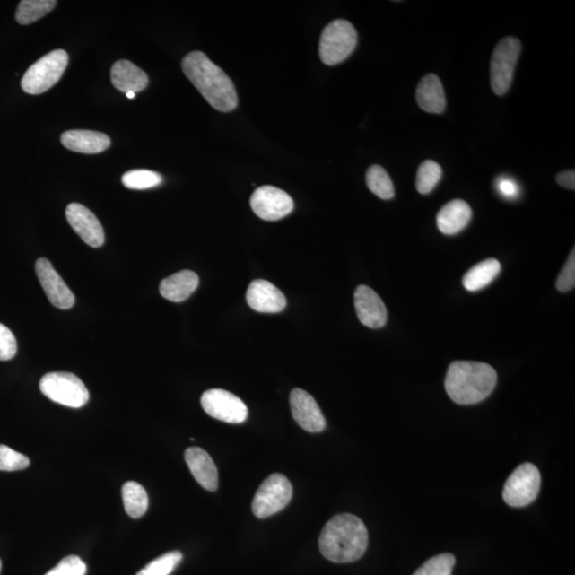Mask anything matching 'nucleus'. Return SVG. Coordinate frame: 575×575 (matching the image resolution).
<instances>
[{
    "instance_id": "obj_1",
    "label": "nucleus",
    "mask_w": 575,
    "mask_h": 575,
    "mask_svg": "<svg viewBox=\"0 0 575 575\" xmlns=\"http://www.w3.org/2000/svg\"><path fill=\"white\" fill-rule=\"evenodd\" d=\"M189 81L215 110L231 112L238 106V95L231 79L202 51L187 54L181 64Z\"/></svg>"
},
{
    "instance_id": "obj_2",
    "label": "nucleus",
    "mask_w": 575,
    "mask_h": 575,
    "mask_svg": "<svg viewBox=\"0 0 575 575\" xmlns=\"http://www.w3.org/2000/svg\"><path fill=\"white\" fill-rule=\"evenodd\" d=\"M368 529L360 518L341 514L332 518L322 529L318 546L327 560L345 563L356 562L366 553Z\"/></svg>"
},
{
    "instance_id": "obj_3",
    "label": "nucleus",
    "mask_w": 575,
    "mask_h": 575,
    "mask_svg": "<svg viewBox=\"0 0 575 575\" xmlns=\"http://www.w3.org/2000/svg\"><path fill=\"white\" fill-rule=\"evenodd\" d=\"M495 370L485 362H454L446 377V390L460 405H474L489 396L497 385Z\"/></svg>"
},
{
    "instance_id": "obj_4",
    "label": "nucleus",
    "mask_w": 575,
    "mask_h": 575,
    "mask_svg": "<svg viewBox=\"0 0 575 575\" xmlns=\"http://www.w3.org/2000/svg\"><path fill=\"white\" fill-rule=\"evenodd\" d=\"M67 65L68 55L65 50L50 51L28 68L22 78V89L31 95L47 92L64 76Z\"/></svg>"
},
{
    "instance_id": "obj_5",
    "label": "nucleus",
    "mask_w": 575,
    "mask_h": 575,
    "mask_svg": "<svg viewBox=\"0 0 575 575\" xmlns=\"http://www.w3.org/2000/svg\"><path fill=\"white\" fill-rule=\"evenodd\" d=\"M357 31L350 22L335 20L324 28L320 39V58L324 65H337L349 58L357 45Z\"/></svg>"
},
{
    "instance_id": "obj_6",
    "label": "nucleus",
    "mask_w": 575,
    "mask_h": 575,
    "mask_svg": "<svg viewBox=\"0 0 575 575\" xmlns=\"http://www.w3.org/2000/svg\"><path fill=\"white\" fill-rule=\"evenodd\" d=\"M39 389L49 400L71 408H81L88 403L90 395L83 381L75 374L51 372L39 381Z\"/></svg>"
},
{
    "instance_id": "obj_7",
    "label": "nucleus",
    "mask_w": 575,
    "mask_h": 575,
    "mask_svg": "<svg viewBox=\"0 0 575 575\" xmlns=\"http://www.w3.org/2000/svg\"><path fill=\"white\" fill-rule=\"evenodd\" d=\"M293 488L288 478L275 474L266 478L256 492L252 510L259 519L277 514L290 503Z\"/></svg>"
},
{
    "instance_id": "obj_8",
    "label": "nucleus",
    "mask_w": 575,
    "mask_h": 575,
    "mask_svg": "<svg viewBox=\"0 0 575 575\" xmlns=\"http://www.w3.org/2000/svg\"><path fill=\"white\" fill-rule=\"evenodd\" d=\"M521 53V43L514 37H506L494 48L491 62V84L499 96L510 88L515 68Z\"/></svg>"
},
{
    "instance_id": "obj_9",
    "label": "nucleus",
    "mask_w": 575,
    "mask_h": 575,
    "mask_svg": "<svg viewBox=\"0 0 575 575\" xmlns=\"http://www.w3.org/2000/svg\"><path fill=\"white\" fill-rule=\"evenodd\" d=\"M542 477L536 466L522 464L506 481L503 499L512 508H523L538 497Z\"/></svg>"
},
{
    "instance_id": "obj_10",
    "label": "nucleus",
    "mask_w": 575,
    "mask_h": 575,
    "mask_svg": "<svg viewBox=\"0 0 575 575\" xmlns=\"http://www.w3.org/2000/svg\"><path fill=\"white\" fill-rule=\"evenodd\" d=\"M204 411L210 417L226 423L240 424L248 419V407L241 398L223 389H210L201 398Z\"/></svg>"
},
{
    "instance_id": "obj_11",
    "label": "nucleus",
    "mask_w": 575,
    "mask_h": 575,
    "mask_svg": "<svg viewBox=\"0 0 575 575\" xmlns=\"http://www.w3.org/2000/svg\"><path fill=\"white\" fill-rule=\"evenodd\" d=\"M250 207L266 221H278L292 213L294 203L288 193L273 186L258 187L250 197Z\"/></svg>"
},
{
    "instance_id": "obj_12",
    "label": "nucleus",
    "mask_w": 575,
    "mask_h": 575,
    "mask_svg": "<svg viewBox=\"0 0 575 575\" xmlns=\"http://www.w3.org/2000/svg\"><path fill=\"white\" fill-rule=\"evenodd\" d=\"M36 272L39 283L51 304L59 309H70L75 305V295L62 280L50 261L39 258L36 263Z\"/></svg>"
},
{
    "instance_id": "obj_13",
    "label": "nucleus",
    "mask_w": 575,
    "mask_h": 575,
    "mask_svg": "<svg viewBox=\"0 0 575 575\" xmlns=\"http://www.w3.org/2000/svg\"><path fill=\"white\" fill-rule=\"evenodd\" d=\"M66 219L72 229L92 248H100L105 242V231L100 222L83 205L72 203L66 208Z\"/></svg>"
},
{
    "instance_id": "obj_14",
    "label": "nucleus",
    "mask_w": 575,
    "mask_h": 575,
    "mask_svg": "<svg viewBox=\"0 0 575 575\" xmlns=\"http://www.w3.org/2000/svg\"><path fill=\"white\" fill-rule=\"evenodd\" d=\"M290 406L296 423L309 432H321L327 428V420L315 398L309 392L296 388L290 395Z\"/></svg>"
},
{
    "instance_id": "obj_15",
    "label": "nucleus",
    "mask_w": 575,
    "mask_h": 575,
    "mask_svg": "<svg viewBox=\"0 0 575 575\" xmlns=\"http://www.w3.org/2000/svg\"><path fill=\"white\" fill-rule=\"evenodd\" d=\"M354 301L357 317L363 326L373 329L385 327L387 309L373 289L362 284L356 289Z\"/></svg>"
},
{
    "instance_id": "obj_16",
    "label": "nucleus",
    "mask_w": 575,
    "mask_h": 575,
    "mask_svg": "<svg viewBox=\"0 0 575 575\" xmlns=\"http://www.w3.org/2000/svg\"><path fill=\"white\" fill-rule=\"evenodd\" d=\"M250 309L263 313H278L286 309V296L270 282L257 280L250 283L247 292Z\"/></svg>"
},
{
    "instance_id": "obj_17",
    "label": "nucleus",
    "mask_w": 575,
    "mask_h": 575,
    "mask_svg": "<svg viewBox=\"0 0 575 575\" xmlns=\"http://www.w3.org/2000/svg\"><path fill=\"white\" fill-rule=\"evenodd\" d=\"M185 459L193 476L203 488L215 492L219 486V474L214 461L205 449L197 447L187 448Z\"/></svg>"
},
{
    "instance_id": "obj_18",
    "label": "nucleus",
    "mask_w": 575,
    "mask_h": 575,
    "mask_svg": "<svg viewBox=\"0 0 575 575\" xmlns=\"http://www.w3.org/2000/svg\"><path fill=\"white\" fill-rule=\"evenodd\" d=\"M61 144L72 152L94 155L108 150L111 140L107 135L92 130H67L61 135Z\"/></svg>"
},
{
    "instance_id": "obj_19",
    "label": "nucleus",
    "mask_w": 575,
    "mask_h": 575,
    "mask_svg": "<svg viewBox=\"0 0 575 575\" xmlns=\"http://www.w3.org/2000/svg\"><path fill=\"white\" fill-rule=\"evenodd\" d=\"M472 210L463 199H453L444 205L437 215L438 229L443 235L453 236L464 231L470 223Z\"/></svg>"
},
{
    "instance_id": "obj_20",
    "label": "nucleus",
    "mask_w": 575,
    "mask_h": 575,
    "mask_svg": "<svg viewBox=\"0 0 575 575\" xmlns=\"http://www.w3.org/2000/svg\"><path fill=\"white\" fill-rule=\"evenodd\" d=\"M111 82L113 87L121 92L135 94L147 88L148 77L140 67L128 60H119L111 68Z\"/></svg>"
},
{
    "instance_id": "obj_21",
    "label": "nucleus",
    "mask_w": 575,
    "mask_h": 575,
    "mask_svg": "<svg viewBox=\"0 0 575 575\" xmlns=\"http://www.w3.org/2000/svg\"><path fill=\"white\" fill-rule=\"evenodd\" d=\"M415 99L423 111L440 115L447 106L440 78L435 74H429L421 79L417 92H415Z\"/></svg>"
},
{
    "instance_id": "obj_22",
    "label": "nucleus",
    "mask_w": 575,
    "mask_h": 575,
    "mask_svg": "<svg viewBox=\"0 0 575 575\" xmlns=\"http://www.w3.org/2000/svg\"><path fill=\"white\" fill-rule=\"evenodd\" d=\"M198 283L199 278L196 273L184 270L164 278L159 290L164 299L180 303L190 298L197 289Z\"/></svg>"
},
{
    "instance_id": "obj_23",
    "label": "nucleus",
    "mask_w": 575,
    "mask_h": 575,
    "mask_svg": "<svg viewBox=\"0 0 575 575\" xmlns=\"http://www.w3.org/2000/svg\"><path fill=\"white\" fill-rule=\"evenodd\" d=\"M500 272L501 265L497 259L484 260L466 273L464 287L472 292H478L491 284Z\"/></svg>"
},
{
    "instance_id": "obj_24",
    "label": "nucleus",
    "mask_w": 575,
    "mask_h": 575,
    "mask_svg": "<svg viewBox=\"0 0 575 575\" xmlns=\"http://www.w3.org/2000/svg\"><path fill=\"white\" fill-rule=\"evenodd\" d=\"M125 510L129 517L139 519L148 509V495L144 486L135 482L125 483L122 488Z\"/></svg>"
},
{
    "instance_id": "obj_25",
    "label": "nucleus",
    "mask_w": 575,
    "mask_h": 575,
    "mask_svg": "<svg viewBox=\"0 0 575 575\" xmlns=\"http://www.w3.org/2000/svg\"><path fill=\"white\" fill-rule=\"evenodd\" d=\"M57 4L55 0H22L16 10V22L21 25L32 24L53 11Z\"/></svg>"
},
{
    "instance_id": "obj_26",
    "label": "nucleus",
    "mask_w": 575,
    "mask_h": 575,
    "mask_svg": "<svg viewBox=\"0 0 575 575\" xmlns=\"http://www.w3.org/2000/svg\"><path fill=\"white\" fill-rule=\"evenodd\" d=\"M367 186L375 196L381 199L395 197V187L387 170L380 165L374 164L367 170Z\"/></svg>"
},
{
    "instance_id": "obj_27",
    "label": "nucleus",
    "mask_w": 575,
    "mask_h": 575,
    "mask_svg": "<svg viewBox=\"0 0 575 575\" xmlns=\"http://www.w3.org/2000/svg\"><path fill=\"white\" fill-rule=\"evenodd\" d=\"M442 178V169L440 163L426 161L420 165L417 172L415 187L421 195H430L435 189Z\"/></svg>"
},
{
    "instance_id": "obj_28",
    "label": "nucleus",
    "mask_w": 575,
    "mask_h": 575,
    "mask_svg": "<svg viewBox=\"0 0 575 575\" xmlns=\"http://www.w3.org/2000/svg\"><path fill=\"white\" fill-rule=\"evenodd\" d=\"M123 185L130 190L152 189L163 181L162 176L150 170H133L125 173L122 178Z\"/></svg>"
},
{
    "instance_id": "obj_29",
    "label": "nucleus",
    "mask_w": 575,
    "mask_h": 575,
    "mask_svg": "<svg viewBox=\"0 0 575 575\" xmlns=\"http://www.w3.org/2000/svg\"><path fill=\"white\" fill-rule=\"evenodd\" d=\"M182 561L179 551L169 552L146 565L136 575H170Z\"/></svg>"
},
{
    "instance_id": "obj_30",
    "label": "nucleus",
    "mask_w": 575,
    "mask_h": 575,
    "mask_svg": "<svg viewBox=\"0 0 575 575\" xmlns=\"http://www.w3.org/2000/svg\"><path fill=\"white\" fill-rule=\"evenodd\" d=\"M455 562L452 554H440L426 561L414 575H452Z\"/></svg>"
},
{
    "instance_id": "obj_31",
    "label": "nucleus",
    "mask_w": 575,
    "mask_h": 575,
    "mask_svg": "<svg viewBox=\"0 0 575 575\" xmlns=\"http://www.w3.org/2000/svg\"><path fill=\"white\" fill-rule=\"evenodd\" d=\"M30 460L25 455L0 444V471H20L27 468Z\"/></svg>"
},
{
    "instance_id": "obj_32",
    "label": "nucleus",
    "mask_w": 575,
    "mask_h": 575,
    "mask_svg": "<svg viewBox=\"0 0 575 575\" xmlns=\"http://www.w3.org/2000/svg\"><path fill=\"white\" fill-rule=\"evenodd\" d=\"M85 573H87V565L81 557L71 555L62 560L45 575H85Z\"/></svg>"
},
{
    "instance_id": "obj_33",
    "label": "nucleus",
    "mask_w": 575,
    "mask_h": 575,
    "mask_svg": "<svg viewBox=\"0 0 575 575\" xmlns=\"http://www.w3.org/2000/svg\"><path fill=\"white\" fill-rule=\"evenodd\" d=\"M575 286V252L572 249L565 266L556 281V288L561 292H571Z\"/></svg>"
},
{
    "instance_id": "obj_34",
    "label": "nucleus",
    "mask_w": 575,
    "mask_h": 575,
    "mask_svg": "<svg viewBox=\"0 0 575 575\" xmlns=\"http://www.w3.org/2000/svg\"><path fill=\"white\" fill-rule=\"evenodd\" d=\"M17 344L14 335L11 330L0 323V361L13 360L16 355Z\"/></svg>"
},
{
    "instance_id": "obj_35",
    "label": "nucleus",
    "mask_w": 575,
    "mask_h": 575,
    "mask_svg": "<svg viewBox=\"0 0 575 575\" xmlns=\"http://www.w3.org/2000/svg\"><path fill=\"white\" fill-rule=\"evenodd\" d=\"M498 190L505 198H515L519 196V186L514 179L509 178H500L497 181Z\"/></svg>"
},
{
    "instance_id": "obj_36",
    "label": "nucleus",
    "mask_w": 575,
    "mask_h": 575,
    "mask_svg": "<svg viewBox=\"0 0 575 575\" xmlns=\"http://www.w3.org/2000/svg\"><path fill=\"white\" fill-rule=\"evenodd\" d=\"M557 184L566 187V189H575V172L574 170H563L556 176Z\"/></svg>"
},
{
    "instance_id": "obj_37",
    "label": "nucleus",
    "mask_w": 575,
    "mask_h": 575,
    "mask_svg": "<svg viewBox=\"0 0 575 575\" xmlns=\"http://www.w3.org/2000/svg\"><path fill=\"white\" fill-rule=\"evenodd\" d=\"M126 96H127V99H129V100H134V99H135V94L134 92H128V93L126 94Z\"/></svg>"
},
{
    "instance_id": "obj_38",
    "label": "nucleus",
    "mask_w": 575,
    "mask_h": 575,
    "mask_svg": "<svg viewBox=\"0 0 575 575\" xmlns=\"http://www.w3.org/2000/svg\"><path fill=\"white\" fill-rule=\"evenodd\" d=\"M0 571H2V561H0Z\"/></svg>"
}]
</instances>
